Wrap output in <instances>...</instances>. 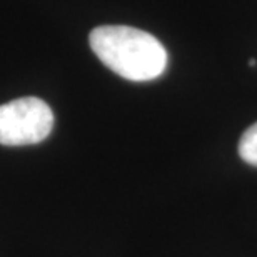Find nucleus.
Returning a JSON list of instances; mask_svg holds the SVG:
<instances>
[{
	"label": "nucleus",
	"instance_id": "7ed1b4c3",
	"mask_svg": "<svg viewBox=\"0 0 257 257\" xmlns=\"http://www.w3.org/2000/svg\"><path fill=\"white\" fill-rule=\"evenodd\" d=\"M239 156L250 166L257 167V122L242 134L239 141Z\"/></svg>",
	"mask_w": 257,
	"mask_h": 257
},
{
	"label": "nucleus",
	"instance_id": "f257e3e1",
	"mask_svg": "<svg viewBox=\"0 0 257 257\" xmlns=\"http://www.w3.org/2000/svg\"><path fill=\"white\" fill-rule=\"evenodd\" d=\"M89 42L100 62L127 80H154L167 67L164 45L146 30L127 25H100L90 32Z\"/></svg>",
	"mask_w": 257,
	"mask_h": 257
},
{
	"label": "nucleus",
	"instance_id": "f03ea898",
	"mask_svg": "<svg viewBox=\"0 0 257 257\" xmlns=\"http://www.w3.org/2000/svg\"><path fill=\"white\" fill-rule=\"evenodd\" d=\"M54 128V112L39 97H20L0 105V144L19 147L45 141Z\"/></svg>",
	"mask_w": 257,
	"mask_h": 257
},
{
	"label": "nucleus",
	"instance_id": "20e7f679",
	"mask_svg": "<svg viewBox=\"0 0 257 257\" xmlns=\"http://www.w3.org/2000/svg\"><path fill=\"white\" fill-rule=\"evenodd\" d=\"M255 64H257V62H255V60H254V59H250V60H249V65H250V67H254Z\"/></svg>",
	"mask_w": 257,
	"mask_h": 257
}]
</instances>
